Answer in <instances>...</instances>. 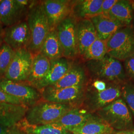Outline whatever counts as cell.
Segmentation results:
<instances>
[{
    "mask_svg": "<svg viewBox=\"0 0 134 134\" xmlns=\"http://www.w3.org/2000/svg\"><path fill=\"white\" fill-rule=\"evenodd\" d=\"M35 1L0 0V24L9 27L26 20Z\"/></svg>",
    "mask_w": 134,
    "mask_h": 134,
    "instance_id": "obj_9",
    "label": "cell"
},
{
    "mask_svg": "<svg viewBox=\"0 0 134 134\" xmlns=\"http://www.w3.org/2000/svg\"><path fill=\"white\" fill-rule=\"evenodd\" d=\"M10 134H26L17 125L10 128Z\"/></svg>",
    "mask_w": 134,
    "mask_h": 134,
    "instance_id": "obj_32",
    "label": "cell"
},
{
    "mask_svg": "<svg viewBox=\"0 0 134 134\" xmlns=\"http://www.w3.org/2000/svg\"><path fill=\"white\" fill-rule=\"evenodd\" d=\"M121 85L111 82L105 90L96 91L86 85V91L81 107L91 113L109 105L121 97Z\"/></svg>",
    "mask_w": 134,
    "mask_h": 134,
    "instance_id": "obj_6",
    "label": "cell"
},
{
    "mask_svg": "<svg viewBox=\"0 0 134 134\" xmlns=\"http://www.w3.org/2000/svg\"><path fill=\"white\" fill-rule=\"evenodd\" d=\"M94 115L95 114L91 113L82 107L74 108L51 124L70 132L85 123L93 118Z\"/></svg>",
    "mask_w": 134,
    "mask_h": 134,
    "instance_id": "obj_17",
    "label": "cell"
},
{
    "mask_svg": "<svg viewBox=\"0 0 134 134\" xmlns=\"http://www.w3.org/2000/svg\"><path fill=\"white\" fill-rule=\"evenodd\" d=\"M107 54L105 41L100 40L98 37L94 42L87 48L86 52L81 58L83 62L102 59Z\"/></svg>",
    "mask_w": 134,
    "mask_h": 134,
    "instance_id": "obj_26",
    "label": "cell"
},
{
    "mask_svg": "<svg viewBox=\"0 0 134 134\" xmlns=\"http://www.w3.org/2000/svg\"><path fill=\"white\" fill-rule=\"evenodd\" d=\"M103 0L73 1L71 15L77 20L90 19L101 14Z\"/></svg>",
    "mask_w": 134,
    "mask_h": 134,
    "instance_id": "obj_20",
    "label": "cell"
},
{
    "mask_svg": "<svg viewBox=\"0 0 134 134\" xmlns=\"http://www.w3.org/2000/svg\"><path fill=\"white\" fill-rule=\"evenodd\" d=\"M94 114L116 131L134 129L132 115L121 97Z\"/></svg>",
    "mask_w": 134,
    "mask_h": 134,
    "instance_id": "obj_4",
    "label": "cell"
},
{
    "mask_svg": "<svg viewBox=\"0 0 134 134\" xmlns=\"http://www.w3.org/2000/svg\"><path fill=\"white\" fill-rule=\"evenodd\" d=\"M74 60L63 57L51 60V66L46 75L30 85L39 91L60 81L69 70Z\"/></svg>",
    "mask_w": 134,
    "mask_h": 134,
    "instance_id": "obj_14",
    "label": "cell"
},
{
    "mask_svg": "<svg viewBox=\"0 0 134 134\" xmlns=\"http://www.w3.org/2000/svg\"><path fill=\"white\" fill-rule=\"evenodd\" d=\"M90 20L95 28L97 37L105 41L118 29L123 27L102 14L92 17Z\"/></svg>",
    "mask_w": 134,
    "mask_h": 134,
    "instance_id": "obj_21",
    "label": "cell"
},
{
    "mask_svg": "<svg viewBox=\"0 0 134 134\" xmlns=\"http://www.w3.org/2000/svg\"><path fill=\"white\" fill-rule=\"evenodd\" d=\"M26 20L31 34L30 43L27 49L34 55L40 52L50 31L42 1H34L29 10Z\"/></svg>",
    "mask_w": 134,
    "mask_h": 134,
    "instance_id": "obj_2",
    "label": "cell"
},
{
    "mask_svg": "<svg viewBox=\"0 0 134 134\" xmlns=\"http://www.w3.org/2000/svg\"><path fill=\"white\" fill-rule=\"evenodd\" d=\"M115 134H134V129L116 131Z\"/></svg>",
    "mask_w": 134,
    "mask_h": 134,
    "instance_id": "obj_35",
    "label": "cell"
},
{
    "mask_svg": "<svg viewBox=\"0 0 134 134\" xmlns=\"http://www.w3.org/2000/svg\"><path fill=\"white\" fill-rule=\"evenodd\" d=\"M132 26L134 27V14H133V21H132Z\"/></svg>",
    "mask_w": 134,
    "mask_h": 134,
    "instance_id": "obj_36",
    "label": "cell"
},
{
    "mask_svg": "<svg viewBox=\"0 0 134 134\" xmlns=\"http://www.w3.org/2000/svg\"><path fill=\"white\" fill-rule=\"evenodd\" d=\"M107 54L121 62L134 54V28L121 27L106 41Z\"/></svg>",
    "mask_w": 134,
    "mask_h": 134,
    "instance_id": "obj_5",
    "label": "cell"
},
{
    "mask_svg": "<svg viewBox=\"0 0 134 134\" xmlns=\"http://www.w3.org/2000/svg\"><path fill=\"white\" fill-rule=\"evenodd\" d=\"M84 63L90 79L121 85L128 80L122 62L107 54L100 60L88 61Z\"/></svg>",
    "mask_w": 134,
    "mask_h": 134,
    "instance_id": "obj_1",
    "label": "cell"
},
{
    "mask_svg": "<svg viewBox=\"0 0 134 134\" xmlns=\"http://www.w3.org/2000/svg\"><path fill=\"white\" fill-rule=\"evenodd\" d=\"M77 20L71 15L58 24L55 29L62 47L64 57L71 60L80 58L76 32Z\"/></svg>",
    "mask_w": 134,
    "mask_h": 134,
    "instance_id": "obj_10",
    "label": "cell"
},
{
    "mask_svg": "<svg viewBox=\"0 0 134 134\" xmlns=\"http://www.w3.org/2000/svg\"><path fill=\"white\" fill-rule=\"evenodd\" d=\"M15 51L4 42L0 48V79L4 77L12 62Z\"/></svg>",
    "mask_w": 134,
    "mask_h": 134,
    "instance_id": "obj_27",
    "label": "cell"
},
{
    "mask_svg": "<svg viewBox=\"0 0 134 134\" xmlns=\"http://www.w3.org/2000/svg\"><path fill=\"white\" fill-rule=\"evenodd\" d=\"M10 128L0 124V134H10Z\"/></svg>",
    "mask_w": 134,
    "mask_h": 134,
    "instance_id": "obj_34",
    "label": "cell"
},
{
    "mask_svg": "<svg viewBox=\"0 0 134 134\" xmlns=\"http://www.w3.org/2000/svg\"><path fill=\"white\" fill-rule=\"evenodd\" d=\"M33 57L27 49L16 51L4 77L13 81L25 82L30 72Z\"/></svg>",
    "mask_w": 134,
    "mask_h": 134,
    "instance_id": "obj_11",
    "label": "cell"
},
{
    "mask_svg": "<svg viewBox=\"0 0 134 134\" xmlns=\"http://www.w3.org/2000/svg\"></svg>",
    "mask_w": 134,
    "mask_h": 134,
    "instance_id": "obj_37",
    "label": "cell"
},
{
    "mask_svg": "<svg viewBox=\"0 0 134 134\" xmlns=\"http://www.w3.org/2000/svg\"><path fill=\"white\" fill-rule=\"evenodd\" d=\"M86 85L56 88L49 86L41 91L43 100L81 107L86 91Z\"/></svg>",
    "mask_w": 134,
    "mask_h": 134,
    "instance_id": "obj_7",
    "label": "cell"
},
{
    "mask_svg": "<svg viewBox=\"0 0 134 134\" xmlns=\"http://www.w3.org/2000/svg\"><path fill=\"white\" fill-rule=\"evenodd\" d=\"M4 26L0 24V48L1 47L4 42Z\"/></svg>",
    "mask_w": 134,
    "mask_h": 134,
    "instance_id": "obj_33",
    "label": "cell"
},
{
    "mask_svg": "<svg viewBox=\"0 0 134 134\" xmlns=\"http://www.w3.org/2000/svg\"><path fill=\"white\" fill-rule=\"evenodd\" d=\"M30 40L31 34L26 20L4 28V42L15 51L28 49Z\"/></svg>",
    "mask_w": 134,
    "mask_h": 134,
    "instance_id": "obj_13",
    "label": "cell"
},
{
    "mask_svg": "<svg viewBox=\"0 0 134 134\" xmlns=\"http://www.w3.org/2000/svg\"><path fill=\"white\" fill-rule=\"evenodd\" d=\"M118 0H103L101 6V14L106 15Z\"/></svg>",
    "mask_w": 134,
    "mask_h": 134,
    "instance_id": "obj_31",
    "label": "cell"
},
{
    "mask_svg": "<svg viewBox=\"0 0 134 134\" xmlns=\"http://www.w3.org/2000/svg\"><path fill=\"white\" fill-rule=\"evenodd\" d=\"M90 80L85 63L80 58L74 60L66 74L55 84L51 86L56 88H66L86 85Z\"/></svg>",
    "mask_w": 134,
    "mask_h": 134,
    "instance_id": "obj_15",
    "label": "cell"
},
{
    "mask_svg": "<svg viewBox=\"0 0 134 134\" xmlns=\"http://www.w3.org/2000/svg\"><path fill=\"white\" fill-rule=\"evenodd\" d=\"M134 12V1L118 0L106 15L122 26L132 25Z\"/></svg>",
    "mask_w": 134,
    "mask_h": 134,
    "instance_id": "obj_18",
    "label": "cell"
},
{
    "mask_svg": "<svg viewBox=\"0 0 134 134\" xmlns=\"http://www.w3.org/2000/svg\"><path fill=\"white\" fill-rule=\"evenodd\" d=\"M23 122V124L21 122L19 123L23 127L18 125L26 134H72L70 132L54 125L31 126L26 123L24 119Z\"/></svg>",
    "mask_w": 134,
    "mask_h": 134,
    "instance_id": "obj_25",
    "label": "cell"
},
{
    "mask_svg": "<svg viewBox=\"0 0 134 134\" xmlns=\"http://www.w3.org/2000/svg\"><path fill=\"white\" fill-rule=\"evenodd\" d=\"M51 66L50 60L40 53L34 55L31 71L25 82L29 84L38 81L48 72Z\"/></svg>",
    "mask_w": 134,
    "mask_h": 134,
    "instance_id": "obj_24",
    "label": "cell"
},
{
    "mask_svg": "<svg viewBox=\"0 0 134 134\" xmlns=\"http://www.w3.org/2000/svg\"><path fill=\"white\" fill-rule=\"evenodd\" d=\"M39 53L42 54L50 61L64 57L62 47L55 29L50 30L43 42Z\"/></svg>",
    "mask_w": 134,
    "mask_h": 134,
    "instance_id": "obj_23",
    "label": "cell"
},
{
    "mask_svg": "<svg viewBox=\"0 0 134 134\" xmlns=\"http://www.w3.org/2000/svg\"><path fill=\"white\" fill-rule=\"evenodd\" d=\"M27 108L5 102H0V124L8 128L15 126L24 120Z\"/></svg>",
    "mask_w": 134,
    "mask_h": 134,
    "instance_id": "obj_19",
    "label": "cell"
},
{
    "mask_svg": "<svg viewBox=\"0 0 134 134\" xmlns=\"http://www.w3.org/2000/svg\"><path fill=\"white\" fill-rule=\"evenodd\" d=\"M123 65L127 79L134 83V55L126 59Z\"/></svg>",
    "mask_w": 134,
    "mask_h": 134,
    "instance_id": "obj_29",
    "label": "cell"
},
{
    "mask_svg": "<svg viewBox=\"0 0 134 134\" xmlns=\"http://www.w3.org/2000/svg\"><path fill=\"white\" fill-rule=\"evenodd\" d=\"M42 2L50 30H55L58 24L71 15L73 1L44 0Z\"/></svg>",
    "mask_w": 134,
    "mask_h": 134,
    "instance_id": "obj_12",
    "label": "cell"
},
{
    "mask_svg": "<svg viewBox=\"0 0 134 134\" xmlns=\"http://www.w3.org/2000/svg\"><path fill=\"white\" fill-rule=\"evenodd\" d=\"M0 90L19 99L27 108L42 100L40 91L27 82L13 81L3 77L0 79Z\"/></svg>",
    "mask_w": 134,
    "mask_h": 134,
    "instance_id": "obj_8",
    "label": "cell"
},
{
    "mask_svg": "<svg viewBox=\"0 0 134 134\" xmlns=\"http://www.w3.org/2000/svg\"><path fill=\"white\" fill-rule=\"evenodd\" d=\"M76 32L79 55L81 58L97 38V36L90 19L77 20Z\"/></svg>",
    "mask_w": 134,
    "mask_h": 134,
    "instance_id": "obj_16",
    "label": "cell"
},
{
    "mask_svg": "<svg viewBox=\"0 0 134 134\" xmlns=\"http://www.w3.org/2000/svg\"><path fill=\"white\" fill-rule=\"evenodd\" d=\"M121 98L134 117V83L127 80L121 85Z\"/></svg>",
    "mask_w": 134,
    "mask_h": 134,
    "instance_id": "obj_28",
    "label": "cell"
},
{
    "mask_svg": "<svg viewBox=\"0 0 134 134\" xmlns=\"http://www.w3.org/2000/svg\"><path fill=\"white\" fill-rule=\"evenodd\" d=\"M0 102H5L15 105H23L18 98L10 96L0 90Z\"/></svg>",
    "mask_w": 134,
    "mask_h": 134,
    "instance_id": "obj_30",
    "label": "cell"
},
{
    "mask_svg": "<svg viewBox=\"0 0 134 134\" xmlns=\"http://www.w3.org/2000/svg\"><path fill=\"white\" fill-rule=\"evenodd\" d=\"M116 132L96 114L85 123L70 131L72 134H115Z\"/></svg>",
    "mask_w": 134,
    "mask_h": 134,
    "instance_id": "obj_22",
    "label": "cell"
},
{
    "mask_svg": "<svg viewBox=\"0 0 134 134\" xmlns=\"http://www.w3.org/2000/svg\"><path fill=\"white\" fill-rule=\"evenodd\" d=\"M72 108L71 106L41 100L27 108L24 120L31 126L51 124Z\"/></svg>",
    "mask_w": 134,
    "mask_h": 134,
    "instance_id": "obj_3",
    "label": "cell"
}]
</instances>
